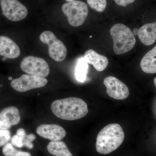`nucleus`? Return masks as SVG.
<instances>
[{"label":"nucleus","mask_w":156,"mask_h":156,"mask_svg":"<svg viewBox=\"0 0 156 156\" xmlns=\"http://www.w3.org/2000/svg\"><path fill=\"white\" fill-rule=\"evenodd\" d=\"M32 141L31 140L28 139L26 136L25 138H24L23 140V146H25L28 148L29 149H31L34 147V145L32 143Z\"/></svg>","instance_id":"5701e85b"},{"label":"nucleus","mask_w":156,"mask_h":156,"mask_svg":"<svg viewBox=\"0 0 156 156\" xmlns=\"http://www.w3.org/2000/svg\"><path fill=\"white\" fill-rule=\"evenodd\" d=\"M40 39L42 43L49 47L48 52L51 58L57 62L63 61L66 58L67 53L66 47L52 32H43L40 35Z\"/></svg>","instance_id":"39448f33"},{"label":"nucleus","mask_w":156,"mask_h":156,"mask_svg":"<svg viewBox=\"0 0 156 156\" xmlns=\"http://www.w3.org/2000/svg\"><path fill=\"white\" fill-rule=\"evenodd\" d=\"M37 134L40 136L52 141H59L66 136L64 128L55 124H44L37 128Z\"/></svg>","instance_id":"9d476101"},{"label":"nucleus","mask_w":156,"mask_h":156,"mask_svg":"<svg viewBox=\"0 0 156 156\" xmlns=\"http://www.w3.org/2000/svg\"><path fill=\"white\" fill-rule=\"evenodd\" d=\"M107 93L109 96L117 100H124L128 97L129 90L128 87L119 80L109 76L104 80Z\"/></svg>","instance_id":"1a4fd4ad"},{"label":"nucleus","mask_w":156,"mask_h":156,"mask_svg":"<svg viewBox=\"0 0 156 156\" xmlns=\"http://www.w3.org/2000/svg\"><path fill=\"white\" fill-rule=\"evenodd\" d=\"M90 8L98 12H103L107 5V0H87Z\"/></svg>","instance_id":"6ab92c4d"},{"label":"nucleus","mask_w":156,"mask_h":156,"mask_svg":"<svg viewBox=\"0 0 156 156\" xmlns=\"http://www.w3.org/2000/svg\"><path fill=\"white\" fill-rule=\"evenodd\" d=\"M47 149L50 154L55 156H73L66 144L60 140L51 141Z\"/></svg>","instance_id":"dca6fc26"},{"label":"nucleus","mask_w":156,"mask_h":156,"mask_svg":"<svg viewBox=\"0 0 156 156\" xmlns=\"http://www.w3.org/2000/svg\"><path fill=\"white\" fill-rule=\"evenodd\" d=\"M137 36L144 44H153L156 40V21L142 26L138 30Z\"/></svg>","instance_id":"4468645a"},{"label":"nucleus","mask_w":156,"mask_h":156,"mask_svg":"<svg viewBox=\"0 0 156 156\" xmlns=\"http://www.w3.org/2000/svg\"><path fill=\"white\" fill-rule=\"evenodd\" d=\"M17 135L19 136L20 137H21L23 139H24L26 136V133L25 130L23 128H20L17 130Z\"/></svg>","instance_id":"b1692460"},{"label":"nucleus","mask_w":156,"mask_h":156,"mask_svg":"<svg viewBox=\"0 0 156 156\" xmlns=\"http://www.w3.org/2000/svg\"><path fill=\"white\" fill-rule=\"evenodd\" d=\"M111 35L113 41L114 52L121 55L132 50L136 43L133 32L129 27L122 23H117L112 27Z\"/></svg>","instance_id":"7ed1b4c3"},{"label":"nucleus","mask_w":156,"mask_h":156,"mask_svg":"<svg viewBox=\"0 0 156 156\" xmlns=\"http://www.w3.org/2000/svg\"><path fill=\"white\" fill-rule=\"evenodd\" d=\"M138 30H139L138 29H137V28H135V29H134V34H135V35H137V34H138Z\"/></svg>","instance_id":"393cba45"},{"label":"nucleus","mask_w":156,"mask_h":156,"mask_svg":"<svg viewBox=\"0 0 156 156\" xmlns=\"http://www.w3.org/2000/svg\"><path fill=\"white\" fill-rule=\"evenodd\" d=\"M44 77L30 74H24L20 77L12 80L11 87L19 92H25L31 89L44 87L48 83Z\"/></svg>","instance_id":"0eeeda50"},{"label":"nucleus","mask_w":156,"mask_h":156,"mask_svg":"<svg viewBox=\"0 0 156 156\" xmlns=\"http://www.w3.org/2000/svg\"><path fill=\"white\" fill-rule=\"evenodd\" d=\"M154 83L155 86V87H156V77L154 79Z\"/></svg>","instance_id":"a878e982"},{"label":"nucleus","mask_w":156,"mask_h":156,"mask_svg":"<svg viewBox=\"0 0 156 156\" xmlns=\"http://www.w3.org/2000/svg\"><path fill=\"white\" fill-rule=\"evenodd\" d=\"M65 1H66V2H73V1H76V0H65Z\"/></svg>","instance_id":"bb28decb"},{"label":"nucleus","mask_w":156,"mask_h":156,"mask_svg":"<svg viewBox=\"0 0 156 156\" xmlns=\"http://www.w3.org/2000/svg\"><path fill=\"white\" fill-rule=\"evenodd\" d=\"M90 37V38H91L92 37V36H90V37Z\"/></svg>","instance_id":"c756f323"},{"label":"nucleus","mask_w":156,"mask_h":156,"mask_svg":"<svg viewBox=\"0 0 156 156\" xmlns=\"http://www.w3.org/2000/svg\"><path fill=\"white\" fill-rule=\"evenodd\" d=\"M125 133L118 124H111L102 128L97 137L96 149L98 152L107 154L116 150L122 144Z\"/></svg>","instance_id":"f03ea898"},{"label":"nucleus","mask_w":156,"mask_h":156,"mask_svg":"<svg viewBox=\"0 0 156 156\" xmlns=\"http://www.w3.org/2000/svg\"><path fill=\"white\" fill-rule=\"evenodd\" d=\"M20 121L19 110L16 107H9L0 112V129L2 130H8Z\"/></svg>","instance_id":"9b49d317"},{"label":"nucleus","mask_w":156,"mask_h":156,"mask_svg":"<svg viewBox=\"0 0 156 156\" xmlns=\"http://www.w3.org/2000/svg\"><path fill=\"white\" fill-rule=\"evenodd\" d=\"M20 68L23 71L28 74L48 76L50 73L49 65L44 59L34 56H27L22 59Z\"/></svg>","instance_id":"423d86ee"},{"label":"nucleus","mask_w":156,"mask_h":156,"mask_svg":"<svg viewBox=\"0 0 156 156\" xmlns=\"http://www.w3.org/2000/svg\"><path fill=\"white\" fill-rule=\"evenodd\" d=\"M88 64L83 57L78 60L76 66L75 76L76 79L79 82L83 83L86 80L89 67Z\"/></svg>","instance_id":"f3484780"},{"label":"nucleus","mask_w":156,"mask_h":156,"mask_svg":"<svg viewBox=\"0 0 156 156\" xmlns=\"http://www.w3.org/2000/svg\"><path fill=\"white\" fill-rule=\"evenodd\" d=\"M9 80H12V77L10 76V77H9Z\"/></svg>","instance_id":"c85d7f7f"},{"label":"nucleus","mask_w":156,"mask_h":156,"mask_svg":"<svg viewBox=\"0 0 156 156\" xmlns=\"http://www.w3.org/2000/svg\"><path fill=\"white\" fill-rule=\"evenodd\" d=\"M51 110L56 117L62 119L73 121L83 118L88 114V106L81 98L69 97L54 101Z\"/></svg>","instance_id":"f257e3e1"},{"label":"nucleus","mask_w":156,"mask_h":156,"mask_svg":"<svg viewBox=\"0 0 156 156\" xmlns=\"http://www.w3.org/2000/svg\"><path fill=\"white\" fill-rule=\"evenodd\" d=\"M114 1L119 5L126 7L129 4L134 2L136 0H114Z\"/></svg>","instance_id":"4be33fe9"},{"label":"nucleus","mask_w":156,"mask_h":156,"mask_svg":"<svg viewBox=\"0 0 156 156\" xmlns=\"http://www.w3.org/2000/svg\"><path fill=\"white\" fill-rule=\"evenodd\" d=\"M2 152L5 156H31L29 153L15 149L11 143H8L5 145Z\"/></svg>","instance_id":"a211bd4d"},{"label":"nucleus","mask_w":156,"mask_h":156,"mask_svg":"<svg viewBox=\"0 0 156 156\" xmlns=\"http://www.w3.org/2000/svg\"><path fill=\"white\" fill-rule=\"evenodd\" d=\"M62 11L67 16L71 25L75 27L83 24L89 13L88 6L86 3L80 1H74L63 4Z\"/></svg>","instance_id":"20e7f679"},{"label":"nucleus","mask_w":156,"mask_h":156,"mask_svg":"<svg viewBox=\"0 0 156 156\" xmlns=\"http://www.w3.org/2000/svg\"><path fill=\"white\" fill-rule=\"evenodd\" d=\"M141 69L148 74L156 73V46L143 57L140 63Z\"/></svg>","instance_id":"2eb2a0df"},{"label":"nucleus","mask_w":156,"mask_h":156,"mask_svg":"<svg viewBox=\"0 0 156 156\" xmlns=\"http://www.w3.org/2000/svg\"><path fill=\"white\" fill-rule=\"evenodd\" d=\"M0 4L3 15L11 21H20L28 14L26 7L17 0H0Z\"/></svg>","instance_id":"6e6552de"},{"label":"nucleus","mask_w":156,"mask_h":156,"mask_svg":"<svg viewBox=\"0 0 156 156\" xmlns=\"http://www.w3.org/2000/svg\"><path fill=\"white\" fill-rule=\"evenodd\" d=\"M11 139V133L8 130L0 129V147L5 145Z\"/></svg>","instance_id":"aec40b11"},{"label":"nucleus","mask_w":156,"mask_h":156,"mask_svg":"<svg viewBox=\"0 0 156 156\" xmlns=\"http://www.w3.org/2000/svg\"><path fill=\"white\" fill-rule=\"evenodd\" d=\"M23 139L20 137L18 135H14L11 139V143L12 145L18 148H21L23 146Z\"/></svg>","instance_id":"412c9836"},{"label":"nucleus","mask_w":156,"mask_h":156,"mask_svg":"<svg viewBox=\"0 0 156 156\" xmlns=\"http://www.w3.org/2000/svg\"><path fill=\"white\" fill-rule=\"evenodd\" d=\"M20 53L19 46L13 40L9 37L0 36V56L14 59L19 57Z\"/></svg>","instance_id":"f8f14e48"},{"label":"nucleus","mask_w":156,"mask_h":156,"mask_svg":"<svg viewBox=\"0 0 156 156\" xmlns=\"http://www.w3.org/2000/svg\"><path fill=\"white\" fill-rule=\"evenodd\" d=\"M6 59H7V58H5V57H4V58H3L2 60L3 61H5Z\"/></svg>","instance_id":"cd10ccee"},{"label":"nucleus","mask_w":156,"mask_h":156,"mask_svg":"<svg viewBox=\"0 0 156 156\" xmlns=\"http://www.w3.org/2000/svg\"><path fill=\"white\" fill-rule=\"evenodd\" d=\"M83 58L87 63L92 65L97 71H103L108 64V59L106 56L100 55L91 49L86 51Z\"/></svg>","instance_id":"ddd939ff"}]
</instances>
